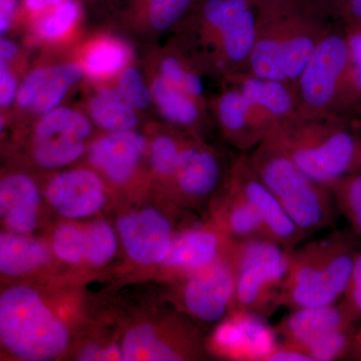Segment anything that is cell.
I'll list each match as a JSON object with an SVG mask.
<instances>
[{
  "mask_svg": "<svg viewBox=\"0 0 361 361\" xmlns=\"http://www.w3.org/2000/svg\"><path fill=\"white\" fill-rule=\"evenodd\" d=\"M214 217V225L233 240L266 237L260 220L230 172L223 185V194L218 199Z\"/></svg>",
  "mask_w": 361,
  "mask_h": 361,
  "instance_id": "obj_22",
  "label": "cell"
},
{
  "mask_svg": "<svg viewBox=\"0 0 361 361\" xmlns=\"http://www.w3.org/2000/svg\"><path fill=\"white\" fill-rule=\"evenodd\" d=\"M350 360L361 361V323L356 329L355 338H353V350H351Z\"/></svg>",
  "mask_w": 361,
  "mask_h": 361,
  "instance_id": "obj_45",
  "label": "cell"
},
{
  "mask_svg": "<svg viewBox=\"0 0 361 361\" xmlns=\"http://www.w3.org/2000/svg\"><path fill=\"white\" fill-rule=\"evenodd\" d=\"M234 241L214 224L187 230L174 237L161 264L187 277L229 256Z\"/></svg>",
  "mask_w": 361,
  "mask_h": 361,
  "instance_id": "obj_14",
  "label": "cell"
},
{
  "mask_svg": "<svg viewBox=\"0 0 361 361\" xmlns=\"http://www.w3.org/2000/svg\"><path fill=\"white\" fill-rule=\"evenodd\" d=\"M330 188L339 213L361 238V170L344 176Z\"/></svg>",
  "mask_w": 361,
  "mask_h": 361,
  "instance_id": "obj_30",
  "label": "cell"
},
{
  "mask_svg": "<svg viewBox=\"0 0 361 361\" xmlns=\"http://www.w3.org/2000/svg\"><path fill=\"white\" fill-rule=\"evenodd\" d=\"M360 240L351 229L334 230L291 249L281 306L291 310L341 302L361 251Z\"/></svg>",
  "mask_w": 361,
  "mask_h": 361,
  "instance_id": "obj_4",
  "label": "cell"
},
{
  "mask_svg": "<svg viewBox=\"0 0 361 361\" xmlns=\"http://www.w3.org/2000/svg\"><path fill=\"white\" fill-rule=\"evenodd\" d=\"M258 9L251 0H200L180 23L186 54L203 73L223 78L248 68L257 32Z\"/></svg>",
  "mask_w": 361,
  "mask_h": 361,
  "instance_id": "obj_2",
  "label": "cell"
},
{
  "mask_svg": "<svg viewBox=\"0 0 361 361\" xmlns=\"http://www.w3.org/2000/svg\"><path fill=\"white\" fill-rule=\"evenodd\" d=\"M190 140L161 135L154 140L149 149V159L154 170L163 177L173 180L180 154Z\"/></svg>",
  "mask_w": 361,
  "mask_h": 361,
  "instance_id": "obj_33",
  "label": "cell"
},
{
  "mask_svg": "<svg viewBox=\"0 0 361 361\" xmlns=\"http://www.w3.org/2000/svg\"><path fill=\"white\" fill-rule=\"evenodd\" d=\"M116 90L135 110H145L153 101L152 90L145 84L141 73L135 68L122 71Z\"/></svg>",
  "mask_w": 361,
  "mask_h": 361,
  "instance_id": "obj_35",
  "label": "cell"
},
{
  "mask_svg": "<svg viewBox=\"0 0 361 361\" xmlns=\"http://www.w3.org/2000/svg\"><path fill=\"white\" fill-rule=\"evenodd\" d=\"M322 6L331 13L339 16L344 23H360L361 0H319Z\"/></svg>",
  "mask_w": 361,
  "mask_h": 361,
  "instance_id": "obj_38",
  "label": "cell"
},
{
  "mask_svg": "<svg viewBox=\"0 0 361 361\" xmlns=\"http://www.w3.org/2000/svg\"><path fill=\"white\" fill-rule=\"evenodd\" d=\"M116 227L128 256L142 265L163 263L174 240L172 225L155 209L123 216Z\"/></svg>",
  "mask_w": 361,
  "mask_h": 361,
  "instance_id": "obj_12",
  "label": "cell"
},
{
  "mask_svg": "<svg viewBox=\"0 0 361 361\" xmlns=\"http://www.w3.org/2000/svg\"><path fill=\"white\" fill-rule=\"evenodd\" d=\"M123 360L175 361L197 358L189 349L161 338L149 324L133 327L127 332L122 344Z\"/></svg>",
  "mask_w": 361,
  "mask_h": 361,
  "instance_id": "obj_23",
  "label": "cell"
},
{
  "mask_svg": "<svg viewBox=\"0 0 361 361\" xmlns=\"http://www.w3.org/2000/svg\"><path fill=\"white\" fill-rule=\"evenodd\" d=\"M357 325L334 330L318 337L304 346L301 351L311 361H336L349 360L353 350V338Z\"/></svg>",
  "mask_w": 361,
  "mask_h": 361,
  "instance_id": "obj_29",
  "label": "cell"
},
{
  "mask_svg": "<svg viewBox=\"0 0 361 361\" xmlns=\"http://www.w3.org/2000/svg\"><path fill=\"white\" fill-rule=\"evenodd\" d=\"M18 84L7 66L1 63L0 68V104L2 108H8L18 99Z\"/></svg>",
  "mask_w": 361,
  "mask_h": 361,
  "instance_id": "obj_39",
  "label": "cell"
},
{
  "mask_svg": "<svg viewBox=\"0 0 361 361\" xmlns=\"http://www.w3.org/2000/svg\"><path fill=\"white\" fill-rule=\"evenodd\" d=\"M82 75L84 68L73 63L37 68L27 75L18 90V106L35 115H47L58 109L68 90Z\"/></svg>",
  "mask_w": 361,
  "mask_h": 361,
  "instance_id": "obj_17",
  "label": "cell"
},
{
  "mask_svg": "<svg viewBox=\"0 0 361 361\" xmlns=\"http://www.w3.org/2000/svg\"><path fill=\"white\" fill-rule=\"evenodd\" d=\"M297 116H350L360 109L344 25H334L316 47L297 80Z\"/></svg>",
  "mask_w": 361,
  "mask_h": 361,
  "instance_id": "obj_6",
  "label": "cell"
},
{
  "mask_svg": "<svg viewBox=\"0 0 361 361\" xmlns=\"http://www.w3.org/2000/svg\"><path fill=\"white\" fill-rule=\"evenodd\" d=\"M151 90L153 101L169 122L189 130L200 127L206 106L194 97L170 84L161 75L154 80Z\"/></svg>",
  "mask_w": 361,
  "mask_h": 361,
  "instance_id": "obj_24",
  "label": "cell"
},
{
  "mask_svg": "<svg viewBox=\"0 0 361 361\" xmlns=\"http://www.w3.org/2000/svg\"><path fill=\"white\" fill-rule=\"evenodd\" d=\"M344 28L348 35L353 84L357 94L358 103L361 106V25L344 23Z\"/></svg>",
  "mask_w": 361,
  "mask_h": 361,
  "instance_id": "obj_36",
  "label": "cell"
},
{
  "mask_svg": "<svg viewBox=\"0 0 361 361\" xmlns=\"http://www.w3.org/2000/svg\"><path fill=\"white\" fill-rule=\"evenodd\" d=\"M89 111L99 127L111 133L132 130L137 123L135 109L116 90H99L90 99Z\"/></svg>",
  "mask_w": 361,
  "mask_h": 361,
  "instance_id": "obj_27",
  "label": "cell"
},
{
  "mask_svg": "<svg viewBox=\"0 0 361 361\" xmlns=\"http://www.w3.org/2000/svg\"><path fill=\"white\" fill-rule=\"evenodd\" d=\"M224 82H230L241 90L254 115L268 133L275 126L296 115L295 90L291 85L258 77L248 71L235 73L226 78Z\"/></svg>",
  "mask_w": 361,
  "mask_h": 361,
  "instance_id": "obj_16",
  "label": "cell"
},
{
  "mask_svg": "<svg viewBox=\"0 0 361 361\" xmlns=\"http://www.w3.org/2000/svg\"><path fill=\"white\" fill-rule=\"evenodd\" d=\"M0 341L18 360H51L63 355L70 336L66 325L25 285L9 287L0 297Z\"/></svg>",
  "mask_w": 361,
  "mask_h": 361,
  "instance_id": "obj_7",
  "label": "cell"
},
{
  "mask_svg": "<svg viewBox=\"0 0 361 361\" xmlns=\"http://www.w3.org/2000/svg\"><path fill=\"white\" fill-rule=\"evenodd\" d=\"M146 148V140L133 130L111 133L92 142L90 163L116 184H125L134 176Z\"/></svg>",
  "mask_w": 361,
  "mask_h": 361,
  "instance_id": "obj_20",
  "label": "cell"
},
{
  "mask_svg": "<svg viewBox=\"0 0 361 361\" xmlns=\"http://www.w3.org/2000/svg\"><path fill=\"white\" fill-rule=\"evenodd\" d=\"M85 258L90 264L103 266L115 256L118 242L115 231L106 221H97L87 228Z\"/></svg>",
  "mask_w": 361,
  "mask_h": 361,
  "instance_id": "obj_32",
  "label": "cell"
},
{
  "mask_svg": "<svg viewBox=\"0 0 361 361\" xmlns=\"http://www.w3.org/2000/svg\"><path fill=\"white\" fill-rule=\"evenodd\" d=\"M224 82V90L214 106L216 118L228 142L247 153L265 139L268 130L254 115L241 90L230 82Z\"/></svg>",
  "mask_w": 361,
  "mask_h": 361,
  "instance_id": "obj_19",
  "label": "cell"
},
{
  "mask_svg": "<svg viewBox=\"0 0 361 361\" xmlns=\"http://www.w3.org/2000/svg\"><path fill=\"white\" fill-rule=\"evenodd\" d=\"M129 59V51L122 42L104 39L85 52L84 71L92 78L110 77L122 70Z\"/></svg>",
  "mask_w": 361,
  "mask_h": 361,
  "instance_id": "obj_28",
  "label": "cell"
},
{
  "mask_svg": "<svg viewBox=\"0 0 361 361\" xmlns=\"http://www.w3.org/2000/svg\"><path fill=\"white\" fill-rule=\"evenodd\" d=\"M290 250L266 237L235 240L231 262L237 313L268 319L281 307Z\"/></svg>",
  "mask_w": 361,
  "mask_h": 361,
  "instance_id": "obj_8",
  "label": "cell"
},
{
  "mask_svg": "<svg viewBox=\"0 0 361 361\" xmlns=\"http://www.w3.org/2000/svg\"><path fill=\"white\" fill-rule=\"evenodd\" d=\"M251 1L255 4L257 9H264L268 8V7L279 6V4L289 1V0H251Z\"/></svg>",
  "mask_w": 361,
  "mask_h": 361,
  "instance_id": "obj_46",
  "label": "cell"
},
{
  "mask_svg": "<svg viewBox=\"0 0 361 361\" xmlns=\"http://www.w3.org/2000/svg\"><path fill=\"white\" fill-rule=\"evenodd\" d=\"M258 360L264 361H311L305 353L299 350L294 346L287 343H282L276 348L269 349L264 355L257 358Z\"/></svg>",
  "mask_w": 361,
  "mask_h": 361,
  "instance_id": "obj_40",
  "label": "cell"
},
{
  "mask_svg": "<svg viewBox=\"0 0 361 361\" xmlns=\"http://www.w3.org/2000/svg\"><path fill=\"white\" fill-rule=\"evenodd\" d=\"M230 175L256 213L267 238L293 249L306 239L305 234L289 217L280 202L251 167L248 154L235 160Z\"/></svg>",
  "mask_w": 361,
  "mask_h": 361,
  "instance_id": "obj_11",
  "label": "cell"
},
{
  "mask_svg": "<svg viewBox=\"0 0 361 361\" xmlns=\"http://www.w3.org/2000/svg\"><path fill=\"white\" fill-rule=\"evenodd\" d=\"M18 49L16 44L11 40L2 39L0 42V59H1V63L7 65V63L13 61L18 54Z\"/></svg>",
  "mask_w": 361,
  "mask_h": 361,
  "instance_id": "obj_43",
  "label": "cell"
},
{
  "mask_svg": "<svg viewBox=\"0 0 361 361\" xmlns=\"http://www.w3.org/2000/svg\"><path fill=\"white\" fill-rule=\"evenodd\" d=\"M65 0H23L26 11L30 13H42L47 9L61 4Z\"/></svg>",
  "mask_w": 361,
  "mask_h": 361,
  "instance_id": "obj_42",
  "label": "cell"
},
{
  "mask_svg": "<svg viewBox=\"0 0 361 361\" xmlns=\"http://www.w3.org/2000/svg\"><path fill=\"white\" fill-rule=\"evenodd\" d=\"M200 0H126L125 13L159 32L179 26Z\"/></svg>",
  "mask_w": 361,
  "mask_h": 361,
  "instance_id": "obj_26",
  "label": "cell"
},
{
  "mask_svg": "<svg viewBox=\"0 0 361 361\" xmlns=\"http://www.w3.org/2000/svg\"><path fill=\"white\" fill-rule=\"evenodd\" d=\"M356 323H361V251L356 259L345 294L341 301Z\"/></svg>",
  "mask_w": 361,
  "mask_h": 361,
  "instance_id": "obj_37",
  "label": "cell"
},
{
  "mask_svg": "<svg viewBox=\"0 0 361 361\" xmlns=\"http://www.w3.org/2000/svg\"><path fill=\"white\" fill-rule=\"evenodd\" d=\"M360 170H361V149H360Z\"/></svg>",
  "mask_w": 361,
  "mask_h": 361,
  "instance_id": "obj_47",
  "label": "cell"
},
{
  "mask_svg": "<svg viewBox=\"0 0 361 361\" xmlns=\"http://www.w3.org/2000/svg\"><path fill=\"white\" fill-rule=\"evenodd\" d=\"M47 198L59 215L80 219L99 210L106 194L103 180L96 173L78 169L54 176L47 185Z\"/></svg>",
  "mask_w": 361,
  "mask_h": 361,
  "instance_id": "obj_15",
  "label": "cell"
},
{
  "mask_svg": "<svg viewBox=\"0 0 361 361\" xmlns=\"http://www.w3.org/2000/svg\"><path fill=\"white\" fill-rule=\"evenodd\" d=\"M90 133L92 125L80 111L56 109L42 116L35 127L33 158L49 170L70 165L85 153V141Z\"/></svg>",
  "mask_w": 361,
  "mask_h": 361,
  "instance_id": "obj_9",
  "label": "cell"
},
{
  "mask_svg": "<svg viewBox=\"0 0 361 361\" xmlns=\"http://www.w3.org/2000/svg\"><path fill=\"white\" fill-rule=\"evenodd\" d=\"M103 348L97 345H89L82 349L80 357L82 360H101Z\"/></svg>",
  "mask_w": 361,
  "mask_h": 361,
  "instance_id": "obj_44",
  "label": "cell"
},
{
  "mask_svg": "<svg viewBox=\"0 0 361 361\" xmlns=\"http://www.w3.org/2000/svg\"><path fill=\"white\" fill-rule=\"evenodd\" d=\"M268 135L306 175L326 186L360 170L361 133L350 116L295 115Z\"/></svg>",
  "mask_w": 361,
  "mask_h": 361,
  "instance_id": "obj_3",
  "label": "cell"
},
{
  "mask_svg": "<svg viewBox=\"0 0 361 361\" xmlns=\"http://www.w3.org/2000/svg\"><path fill=\"white\" fill-rule=\"evenodd\" d=\"M39 188L25 174L6 176L0 183V215L11 232L28 234L37 223Z\"/></svg>",
  "mask_w": 361,
  "mask_h": 361,
  "instance_id": "obj_21",
  "label": "cell"
},
{
  "mask_svg": "<svg viewBox=\"0 0 361 361\" xmlns=\"http://www.w3.org/2000/svg\"><path fill=\"white\" fill-rule=\"evenodd\" d=\"M225 180L220 156L198 140H190L173 178L180 196L192 203L205 201L217 193Z\"/></svg>",
  "mask_w": 361,
  "mask_h": 361,
  "instance_id": "obj_13",
  "label": "cell"
},
{
  "mask_svg": "<svg viewBox=\"0 0 361 361\" xmlns=\"http://www.w3.org/2000/svg\"><path fill=\"white\" fill-rule=\"evenodd\" d=\"M318 0H289L258 9L257 32L247 71L295 87L316 47L334 26Z\"/></svg>",
  "mask_w": 361,
  "mask_h": 361,
  "instance_id": "obj_1",
  "label": "cell"
},
{
  "mask_svg": "<svg viewBox=\"0 0 361 361\" xmlns=\"http://www.w3.org/2000/svg\"><path fill=\"white\" fill-rule=\"evenodd\" d=\"M180 299L189 315L206 324H215L233 311L236 312L231 253L205 269L185 277Z\"/></svg>",
  "mask_w": 361,
  "mask_h": 361,
  "instance_id": "obj_10",
  "label": "cell"
},
{
  "mask_svg": "<svg viewBox=\"0 0 361 361\" xmlns=\"http://www.w3.org/2000/svg\"><path fill=\"white\" fill-rule=\"evenodd\" d=\"M25 235L6 232L0 236V270L4 274L20 276L47 262L45 247Z\"/></svg>",
  "mask_w": 361,
  "mask_h": 361,
  "instance_id": "obj_25",
  "label": "cell"
},
{
  "mask_svg": "<svg viewBox=\"0 0 361 361\" xmlns=\"http://www.w3.org/2000/svg\"><path fill=\"white\" fill-rule=\"evenodd\" d=\"M52 249L63 262L78 264L85 258V232L77 226H61L52 237Z\"/></svg>",
  "mask_w": 361,
  "mask_h": 361,
  "instance_id": "obj_34",
  "label": "cell"
},
{
  "mask_svg": "<svg viewBox=\"0 0 361 361\" xmlns=\"http://www.w3.org/2000/svg\"><path fill=\"white\" fill-rule=\"evenodd\" d=\"M16 11V0H1L0 1V32H6L13 23Z\"/></svg>",
  "mask_w": 361,
  "mask_h": 361,
  "instance_id": "obj_41",
  "label": "cell"
},
{
  "mask_svg": "<svg viewBox=\"0 0 361 361\" xmlns=\"http://www.w3.org/2000/svg\"><path fill=\"white\" fill-rule=\"evenodd\" d=\"M80 14L78 0H65L42 13L37 23V32L45 40L63 37L77 23Z\"/></svg>",
  "mask_w": 361,
  "mask_h": 361,
  "instance_id": "obj_31",
  "label": "cell"
},
{
  "mask_svg": "<svg viewBox=\"0 0 361 361\" xmlns=\"http://www.w3.org/2000/svg\"><path fill=\"white\" fill-rule=\"evenodd\" d=\"M341 302L330 305L295 308L276 325L284 343L301 351L304 346L334 330L357 325Z\"/></svg>",
  "mask_w": 361,
  "mask_h": 361,
  "instance_id": "obj_18",
  "label": "cell"
},
{
  "mask_svg": "<svg viewBox=\"0 0 361 361\" xmlns=\"http://www.w3.org/2000/svg\"><path fill=\"white\" fill-rule=\"evenodd\" d=\"M247 154L256 174L307 236L334 227L339 211L331 188L306 175L270 135Z\"/></svg>",
  "mask_w": 361,
  "mask_h": 361,
  "instance_id": "obj_5",
  "label": "cell"
}]
</instances>
